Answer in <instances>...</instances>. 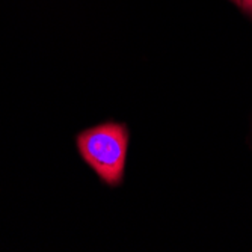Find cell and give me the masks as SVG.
<instances>
[{
  "instance_id": "cell-2",
  "label": "cell",
  "mask_w": 252,
  "mask_h": 252,
  "mask_svg": "<svg viewBox=\"0 0 252 252\" xmlns=\"http://www.w3.org/2000/svg\"><path fill=\"white\" fill-rule=\"evenodd\" d=\"M245 12H248L249 15H252V0H242L239 5Z\"/></svg>"
},
{
  "instance_id": "cell-1",
  "label": "cell",
  "mask_w": 252,
  "mask_h": 252,
  "mask_svg": "<svg viewBox=\"0 0 252 252\" xmlns=\"http://www.w3.org/2000/svg\"><path fill=\"white\" fill-rule=\"evenodd\" d=\"M127 145L126 126L115 123L88 128L77 137L82 158L109 186H118L123 180Z\"/></svg>"
},
{
  "instance_id": "cell-3",
  "label": "cell",
  "mask_w": 252,
  "mask_h": 252,
  "mask_svg": "<svg viewBox=\"0 0 252 252\" xmlns=\"http://www.w3.org/2000/svg\"><path fill=\"white\" fill-rule=\"evenodd\" d=\"M233 2H234V3H237V5H240V2H242V0H233Z\"/></svg>"
}]
</instances>
